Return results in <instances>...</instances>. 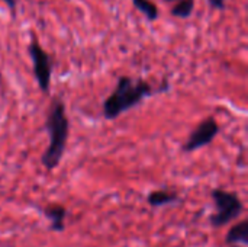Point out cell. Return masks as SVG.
<instances>
[{
  "mask_svg": "<svg viewBox=\"0 0 248 247\" xmlns=\"http://www.w3.org/2000/svg\"><path fill=\"white\" fill-rule=\"evenodd\" d=\"M225 245L228 247H248V220H241L228 230Z\"/></svg>",
  "mask_w": 248,
  "mask_h": 247,
  "instance_id": "cell-7",
  "label": "cell"
},
{
  "mask_svg": "<svg viewBox=\"0 0 248 247\" xmlns=\"http://www.w3.org/2000/svg\"><path fill=\"white\" fill-rule=\"evenodd\" d=\"M211 197L215 202L217 213L209 217V223L215 229L225 227L231 221L237 220L244 211V204L235 192L217 188L211 192Z\"/></svg>",
  "mask_w": 248,
  "mask_h": 247,
  "instance_id": "cell-3",
  "label": "cell"
},
{
  "mask_svg": "<svg viewBox=\"0 0 248 247\" xmlns=\"http://www.w3.org/2000/svg\"><path fill=\"white\" fill-rule=\"evenodd\" d=\"M132 4L138 12H141L147 17L148 22H155L160 17L158 6L151 0H132Z\"/></svg>",
  "mask_w": 248,
  "mask_h": 247,
  "instance_id": "cell-9",
  "label": "cell"
},
{
  "mask_svg": "<svg viewBox=\"0 0 248 247\" xmlns=\"http://www.w3.org/2000/svg\"><path fill=\"white\" fill-rule=\"evenodd\" d=\"M42 214L49 221V230L54 233H62L65 230L67 210L60 204H49L42 208Z\"/></svg>",
  "mask_w": 248,
  "mask_h": 247,
  "instance_id": "cell-6",
  "label": "cell"
},
{
  "mask_svg": "<svg viewBox=\"0 0 248 247\" xmlns=\"http://www.w3.org/2000/svg\"><path fill=\"white\" fill-rule=\"evenodd\" d=\"M179 201V194L169 189H155L151 191L147 197V202L153 208H161Z\"/></svg>",
  "mask_w": 248,
  "mask_h": 247,
  "instance_id": "cell-8",
  "label": "cell"
},
{
  "mask_svg": "<svg viewBox=\"0 0 248 247\" xmlns=\"http://www.w3.org/2000/svg\"><path fill=\"white\" fill-rule=\"evenodd\" d=\"M45 131L48 134V146L41 156L42 166L51 172L58 167L68 141V132H70V122L65 111V103L61 98L55 96L52 98L46 119H45Z\"/></svg>",
  "mask_w": 248,
  "mask_h": 247,
  "instance_id": "cell-2",
  "label": "cell"
},
{
  "mask_svg": "<svg viewBox=\"0 0 248 247\" xmlns=\"http://www.w3.org/2000/svg\"><path fill=\"white\" fill-rule=\"evenodd\" d=\"M208 3L215 10H224L225 4H227V0H208Z\"/></svg>",
  "mask_w": 248,
  "mask_h": 247,
  "instance_id": "cell-12",
  "label": "cell"
},
{
  "mask_svg": "<svg viewBox=\"0 0 248 247\" xmlns=\"http://www.w3.org/2000/svg\"><path fill=\"white\" fill-rule=\"evenodd\" d=\"M218 132H219V125L217 119L214 116H208L189 134L182 150L185 153H193L202 147H206L215 140Z\"/></svg>",
  "mask_w": 248,
  "mask_h": 247,
  "instance_id": "cell-5",
  "label": "cell"
},
{
  "mask_svg": "<svg viewBox=\"0 0 248 247\" xmlns=\"http://www.w3.org/2000/svg\"><path fill=\"white\" fill-rule=\"evenodd\" d=\"M195 4V0H179L170 7V15L179 19H187L193 15Z\"/></svg>",
  "mask_w": 248,
  "mask_h": 247,
  "instance_id": "cell-10",
  "label": "cell"
},
{
  "mask_svg": "<svg viewBox=\"0 0 248 247\" xmlns=\"http://www.w3.org/2000/svg\"><path fill=\"white\" fill-rule=\"evenodd\" d=\"M169 82L164 80L160 87H154L144 79H132L131 76H121L113 92L103 102V116L106 119H116L129 109L138 106L147 98L157 93L167 92Z\"/></svg>",
  "mask_w": 248,
  "mask_h": 247,
  "instance_id": "cell-1",
  "label": "cell"
},
{
  "mask_svg": "<svg viewBox=\"0 0 248 247\" xmlns=\"http://www.w3.org/2000/svg\"><path fill=\"white\" fill-rule=\"evenodd\" d=\"M28 54L31 57L33 76L41 92L49 93L52 76V61L49 54L42 48V45L35 38H32V41L28 45Z\"/></svg>",
  "mask_w": 248,
  "mask_h": 247,
  "instance_id": "cell-4",
  "label": "cell"
},
{
  "mask_svg": "<svg viewBox=\"0 0 248 247\" xmlns=\"http://www.w3.org/2000/svg\"><path fill=\"white\" fill-rule=\"evenodd\" d=\"M163 1H164L166 4H171V6H173V4H174V3H177L179 0H163Z\"/></svg>",
  "mask_w": 248,
  "mask_h": 247,
  "instance_id": "cell-13",
  "label": "cell"
},
{
  "mask_svg": "<svg viewBox=\"0 0 248 247\" xmlns=\"http://www.w3.org/2000/svg\"><path fill=\"white\" fill-rule=\"evenodd\" d=\"M4 4H7V7H9V10H10V13H12V16L13 17H16V15H17V3H19V0H1Z\"/></svg>",
  "mask_w": 248,
  "mask_h": 247,
  "instance_id": "cell-11",
  "label": "cell"
}]
</instances>
